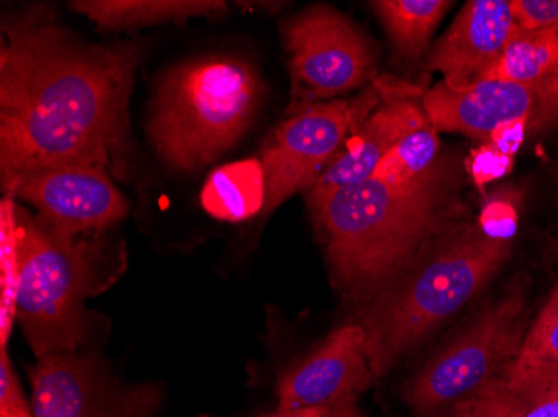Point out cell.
<instances>
[{
  "mask_svg": "<svg viewBox=\"0 0 558 417\" xmlns=\"http://www.w3.org/2000/svg\"><path fill=\"white\" fill-rule=\"evenodd\" d=\"M445 158L447 156L441 154L438 133L434 125L428 124L401 139L376 168L372 177L409 184L432 174Z\"/></svg>",
  "mask_w": 558,
  "mask_h": 417,
  "instance_id": "ffe728a7",
  "label": "cell"
},
{
  "mask_svg": "<svg viewBox=\"0 0 558 417\" xmlns=\"http://www.w3.org/2000/svg\"><path fill=\"white\" fill-rule=\"evenodd\" d=\"M17 321L37 359L86 343L84 301L100 287L99 246L50 225L15 200Z\"/></svg>",
  "mask_w": 558,
  "mask_h": 417,
  "instance_id": "5b68a950",
  "label": "cell"
},
{
  "mask_svg": "<svg viewBox=\"0 0 558 417\" xmlns=\"http://www.w3.org/2000/svg\"><path fill=\"white\" fill-rule=\"evenodd\" d=\"M293 77V109L362 89L376 79L375 47L335 9L315 5L283 25Z\"/></svg>",
  "mask_w": 558,
  "mask_h": 417,
  "instance_id": "ba28073f",
  "label": "cell"
},
{
  "mask_svg": "<svg viewBox=\"0 0 558 417\" xmlns=\"http://www.w3.org/2000/svg\"><path fill=\"white\" fill-rule=\"evenodd\" d=\"M331 417H363L354 410L353 404H344V406L335 407Z\"/></svg>",
  "mask_w": 558,
  "mask_h": 417,
  "instance_id": "f1b7e54d",
  "label": "cell"
},
{
  "mask_svg": "<svg viewBox=\"0 0 558 417\" xmlns=\"http://www.w3.org/2000/svg\"><path fill=\"white\" fill-rule=\"evenodd\" d=\"M418 87L388 77V93L384 102L366 119L359 133L350 137L333 162L319 175L306 193L308 204L318 203L338 189L360 184L372 177L398 143L416 128L429 124Z\"/></svg>",
  "mask_w": 558,
  "mask_h": 417,
  "instance_id": "7c38bea8",
  "label": "cell"
},
{
  "mask_svg": "<svg viewBox=\"0 0 558 417\" xmlns=\"http://www.w3.org/2000/svg\"><path fill=\"white\" fill-rule=\"evenodd\" d=\"M510 256V240L492 236L480 221L466 219L360 306L354 322L365 332V353L376 379L478 297Z\"/></svg>",
  "mask_w": 558,
  "mask_h": 417,
  "instance_id": "3957f363",
  "label": "cell"
},
{
  "mask_svg": "<svg viewBox=\"0 0 558 417\" xmlns=\"http://www.w3.org/2000/svg\"><path fill=\"white\" fill-rule=\"evenodd\" d=\"M480 224L484 225L485 231L490 232L492 236H505V229L512 231L515 228L517 212L515 207L510 200L495 199L494 203L485 207ZM509 240V237H507Z\"/></svg>",
  "mask_w": 558,
  "mask_h": 417,
  "instance_id": "484cf974",
  "label": "cell"
},
{
  "mask_svg": "<svg viewBox=\"0 0 558 417\" xmlns=\"http://www.w3.org/2000/svg\"><path fill=\"white\" fill-rule=\"evenodd\" d=\"M388 93V77L353 99L315 102L293 109L276 127L262 154L266 204L263 212L278 209L298 193H308L351 136L359 133Z\"/></svg>",
  "mask_w": 558,
  "mask_h": 417,
  "instance_id": "52a82bcc",
  "label": "cell"
},
{
  "mask_svg": "<svg viewBox=\"0 0 558 417\" xmlns=\"http://www.w3.org/2000/svg\"><path fill=\"white\" fill-rule=\"evenodd\" d=\"M519 359L558 364V282L537 318L530 322Z\"/></svg>",
  "mask_w": 558,
  "mask_h": 417,
  "instance_id": "7402d4cb",
  "label": "cell"
},
{
  "mask_svg": "<svg viewBox=\"0 0 558 417\" xmlns=\"http://www.w3.org/2000/svg\"><path fill=\"white\" fill-rule=\"evenodd\" d=\"M451 417H558V364L517 359Z\"/></svg>",
  "mask_w": 558,
  "mask_h": 417,
  "instance_id": "9a60e30c",
  "label": "cell"
},
{
  "mask_svg": "<svg viewBox=\"0 0 558 417\" xmlns=\"http://www.w3.org/2000/svg\"><path fill=\"white\" fill-rule=\"evenodd\" d=\"M512 156L501 152L494 144H484L469 159L466 171L478 186H484L494 179L501 177L512 169Z\"/></svg>",
  "mask_w": 558,
  "mask_h": 417,
  "instance_id": "d4e9b609",
  "label": "cell"
},
{
  "mask_svg": "<svg viewBox=\"0 0 558 417\" xmlns=\"http://www.w3.org/2000/svg\"><path fill=\"white\" fill-rule=\"evenodd\" d=\"M201 203L218 221L241 222L265 209V171L258 159H244L213 171Z\"/></svg>",
  "mask_w": 558,
  "mask_h": 417,
  "instance_id": "ac0fdd59",
  "label": "cell"
},
{
  "mask_svg": "<svg viewBox=\"0 0 558 417\" xmlns=\"http://www.w3.org/2000/svg\"><path fill=\"white\" fill-rule=\"evenodd\" d=\"M335 407H310V409H276L262 417H331Z\"/></svg>",
  "mask_w": 558,
  "mask_h": 417,
  "instance_id": "83f0119b",
  "label": "cell"
},
{
  "mask_svg": "<svg viewBox=\"0 0 558 417\" xmlns=\"http://www.w3.org/2000/svg\"><path fill=\"white\" fill-rule=\"evenodd\" d=\"M308 206L335 284L359 307L469 219L460 164L450 156L420 181L369 177Z\"/></svg>",
  "mask_w": 558,
  "mask_h": 417,
  "instance_id": "7a4b0ae2",
  "label": "cell"
},
{
  "mask_svg": "<svg viewBox=\"0 0 558 417\" xmlns=\"http://www.w3.org/2000/svg\"><path fill=\"white\" fill-rule=\"evenodd\" d=\"M530 282L512 279L478 315L404 382L401 396L415 417H451L480 389L519 359L530 328Z\"/></svg>",
  "mask_w": 558,
  "mask_h": 417,
  "instance_id": "8992f818",
  "label": "cell"
},
{
  "mask_svg": "<svg viewBox=\"0 0 558 417\" xmlns=\"http://www.w3.org/2000/svg\"><path fill=\"white\" fill-rule=\"evenodd\" d=\"M69 5L105 30L140 29L226 12L219 0H77Z\"/></svg>",
  "mask_w": 558,
  "mask_h": 417,
  "instance_id": "e0dca14e",
  "label": "cell"
},
{
  "mask_svg": "<svg viewBox=\"0 0 558 417\" xmlns=\"http://www.w3.org/2000/svg\"><path fill=\"white\" fill-rule=\"evenodd\" d=\"M519 25L509 0H470L438 40L426 68L444 74V84L454 93L487 79Z\"/></svg>",
  "mask_w": 558,
  "mask_h": 417,
  "instance_id": "4fadbf2b",
  "label": "cell"
},
{
  "mask_svg": "<svg viewBox=\"0 0 558 417\" xmlns=\"http://www.w3.org/2000/svg\"><path fill=\"white\" fill-rule=\"evenodd\" d=\"M530 128H532V122L529 119L510 122V124L498 128L497 133L492 137L490 144H494L501 152L513 156L522 146L526 131H530Z\"/></svg>",
  "mask_w": 558,
  "mask_h": 417,
  "instance_id": "4316f807",
  "label": "cell"
},
{
  "mask_svg": "<svg viewBox=\"0 0 558 417\" xmlns=\"http://www.w3.org/2000/svg\"><path fill=\"white\" fill-rule=\"evenodd\" d=\"M423 109L437 133H460L490 144L498 128L529 119L534 131L542 128L541 102L534 93L509 81L485 79L462 93L444 83L425 93Z\"/></svg>",
  "mask_w": 558,
  "mask_h": 417,
  "instance_id": "5bb4252c",
  "label": "cell"
},
{
  "mask_svg": "<svg viewBox=\"0 0 558 417\" xmlns=\"http://www.w3.org/2000/svg\"><path fill=\"white\" fill-rule=\"evenodd\" d=\"M141 42H86L37 9L4 22L0 46L2 186L24 172L90 164L125 177Z\"/></svg>",
  "mask_w": 558,
  "mask_h": 417,
  "instance_id": "6da1fadb",
  "label": "cell"
},
{
  "mask_svg": "<svg viewBox=\"0 0 558 417\" xmlns=\"http://www.w3.org/2000/svg\"><path fill=\"white\" fill-rule=\"evenodd\" d=\"M375 379L365 353V332L350 322L284 372L278 384V409L354 404Z\"/></svg>",
  "mask_w": 558,
  "mask_h": 417,
  "instance_id": "8fae6325",
  "label": "cell"
},
{
  "mask_svg": "<svg viewBox=\"0 0 558 417\" xmlns=\"http://www.w3.org/2000/svg\"><path fill=\"white\" fill-rule=\"evenodd\" d=\"M19 253L15 234V199L5 196L0 206V349H5L17 319Z\"/></svg>",
  "mask_w": 558,
  "mask_h": 417,
  "instance_id": "44dd1931",
  "label": "cell"
},
{
  "mask_svg": "<svg viewBox=\"0 0 558 417\" xmlns=\"http://www.w3.org/2000/svg\"><path fill=\"white\" fill-rule=\"evenodd\" d=\"M4 193L36 207L39 218L74 236L111 228L128 214L124 194L100 165L34 169L5 184Z\"/></svg>",
  "mask_w": 558,
  "mask_h": 417,
  "instance_id": "30bf717a",
  "label": "cell"
},
{
  "mask_svg": "<svg viewBox=\"0 0 558 417\" xmlns=\"http://www.w3.org/2000/svg\"><path fill=\"white\" fill-rule=\"evenodd\" d=\"M510 11L519 29L558 34V0H512Z\"/></svg>",
  "mask_w": 558,
  "mask_h": 417,
  "instance_id": "603a6c76",
  "label": "cell"
},
{
  "mask_svg": "<svg viewBox=\"0 0 558 417\" xmlns=\"http://www.w3.org/2000/svg\"><path fill=\"white\" fill-rule=\"evenodd\" d=\"M29 379L34 417H155L161 397L156 385L122 384L97 354L80 351L39 357Z\"/></svg>",
  "mask_w": 558,
  "mask_h": 417,
  "instance_id": "9c48e42d",
  "label": "cell"
},
{
  "mask_svg": "<svg viewBox=\"0 0 558 417\" xmlns=\"http://www.w3.org/2000/svg\"><path fill=\"white\" fill-rule=\"evenodd\" d=\"M0 417H34L33 404L25 400L8 349H0Z\"/></svg>",
  "mask_w": 558,
  "mask_h": 417,
  "instance_id": "cb8c5ba5",
  "label": "cell"
},
{
  "mask_svg": "<svg viewBox=\"0 0 558 417\" xmlns=\"http://www.w3.org/2000/svg\"><path fill=\"white\" fill-rule=\"evenodd\" d=\"M448 0H378L372 2L388 36L404 59L415 61L450 9Z\"/></svg>",
  "mask_w": 558,
  "mask_h": 417,
  "instance_id": "d6986e66",
  "label": "cell"
},
{
  "mask_svg": "<svg viewBox=\"0 0 558 417\" xmlns=\"http://www.w3.org/2000/svg\"><path fill=\"white\" fill-rule=\"evenodd\" d=\"M262 77L250 62L208 56L169 69L150 108V143L178 171L215 162L251 127L262 108Z\"/></svg>",
  "mask_w": 558,
  "mask_h": 417,
  "instance_id": "277c9868",
  "label": "cell"
},
{
  "mask_svg": "<svg viewBox=\"0 0 558 417\" xmlns=\"http://www.w3.org/2000/svg\"><path fill=\"white\" fill-rule=\"evenodd\" d=\"M487 79L509 81L534 93L542 128L558 118V34L519 29Z\"/></svg>",
  "mask_w": 558,
  "mask_h": 417,
  "instance_id": "2e32d148",
  "label": "cell"
}]
</instances>
